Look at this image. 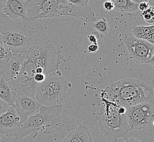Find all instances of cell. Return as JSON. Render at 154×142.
<instances>
[{
  "instance_id": "3957f363",
  "label": "cell",
  "mask_w": 154,
  "mask_h": 142,
  "mask_svg": "<svg viewBox=\"0 0 154 142\" xmlns=\"http://www.w3.org/2000/svg\"><path fill=\"white\" fill-rule=\"evenodd\" d=\"M62 105L57 106H42L37 114L21 122L14 134L15 140L30 136L36 138L39 132L50 133L52 131L60 132L69 124V119L61 115Z\"/></svg>"
},
{
  "instance_id": "7a4b0ae2",
  "label": "cell",
  "mask_w": 154,
  "mask_h": 142,
  "mask_svg": "<svg viewBox=\"0 0 154 142\" xmlns=\"http://www.w3.org/2000/svg\"><path fill=\"white\" fill-rule=\"evenodd\" d=\"M25 4L27 18L35 20L40 18L70 16L85 22L96 21L89 6L77 7L68 0H27Z\"/></svg>"
},
{
  "instance_id": "d6986e66",
  "label": "cell",
  "mask_w": 154,
  "mask_h": 142,
  "mask_svg": "<svg viewBox=\"0 0 154 142\" xmlns=\"http://www.w3.org/2000/svg\"><path fill=\"white\" fill-rule=\"evenodd\" d=\"M114 9L120 12L133 13L138 10V3L130 0H113Z\"/></svg>"
},
{
  "instance_id": "cb8c5ba5",
  "label": "cell",
  "mask_w": 154,
  "mask_h": 142,
  "mask_svg": "<svg viewBox=\"0 0 154 142\" xmlns=\"http://www.w3.org/2000/svg\"><path fill=\"white\" fill-rule=\"evenodd\" d=\"M103 7L105 9L108 11H111L113 9H114V3H113L112 1H105L104 2Z\"/></svg>"
},
{
  "instance_id": "6da1fadb",
  "label": "cell",
  "mask_w": 154,
  "mask_h": 142,
  "mask_svg": "<svg viewBox=\"0 0 154 142\" xmlns=\"http://www.w3.org/2000/svg\"><path fill=\"white\" fill-rule=\"evenodd\" d=\"M0 43L11 53H27L50 44V39L35 20L11 18L0 12Z\"/></svg>"
},
{
  "instance_id": "ffe728a7",
  "label": "cell",
  "mask_w": 154,
  "mask_h": 142,
  "mask_svg": "<svg viewBox=\"0 0 154 142\" xmlns=\"http://www.w3.org/2000/svg\"><path fill=\"white\" fill-rule=\"evenodd\" d=\"M92 27L98 32L102 33L105 35H107L109 32L107 20L104 18L101 19L100 20L95 21V23L92 24Z\"/></svg>"
},
{
  "instance_id": "5bb4252c",
  "label": "cell",
  "mask_w": 154,
  "mask_h": 142,
  "mask_svg": "<svg viewBox=\"0 0 154 142\" xmlns=\"http://www.w3.org/2000/svg\"><path fill=\"white\" fill-rule=\"evenodd\" d=\"M45 80L51 87L57 98L63 103L66 96L67 91L71 86V84L61 77L60 71L46 76Z\"/></svg>"
},
{
  "instance_id": "4316f807",
  "label": "cell",
  "mask_w": 154,
  "mask_h": 142,
  "mask_svg": "<svg viewBox=\"0 0 154 142\" xmlns=\"http://www.w3.org/2000/svg\"><path fill=\"white\" fill-rule=\"evenodd\" d=\"M97 35H98V34L97 33ZM95 35V33L93 32L90 35L88 36L89 41L91 42L94 45H97L98 37L96 36V35Z\"/></svg>"
},
{
  "instance_id": "4fadbf2b",
  "label": "cell",
  "mask_w": 154,
  "mask_h": 142,
  "mask_svg": "<svg viewBox=\"0 0 154 142\" xmlns=\"http://www.w3.org/2000/svg\"><path fill=\"white\" fill-rule=\"evenodd\" d=\"M35 97L41 106H53L62 105L53 90L45 79L43 83L37 84Z\"/></svg>"
},
{
  "instance_id": "d6a6232c",
  "label": "cell",
  "mask_w": 154,
  "mask_h": 142,
  "mask_svg": "<svg viewBox=\"0 0 154 142\" xmlns=\"http://www.w3.org/2000/svg\"><path fill=\"white\" fill-rule=\"evenodd\" d=\"M1 45H1V43H0V46H1Z\"/></svg>"
},
{
  "instance_id": "1f68e13d",
  "label": "cell",
  "mask_w": 154,
  "mask_h": 142,
  "mask_svg": "<svg viewBox=\"0 0 154 142\" xmlns=\"http://www.w3.org/2000/svg\"><path fill=\"white\" fill-rule=\"evenodd\" d=\"M2 78V77H1V76H0V80H1V79Z\"/></svg>"
},
{
  "instance_id": "9c48e42d",
  "label": "cell",
  "mask_w": 154,
  "mask_h": 142,
  "mask_svg": "<svg viewBox=\"0 0 154 142\" xmlns=\"http://www.w3.org/2000/svg\"><path fill=\"white\" fill-rule=\"evenodd\" d=\"M36 66L31 51L26 53L18 79L13 87L16 91L35 96L36 85L34 80Z\"/></svg>"
},
{
  "instance_id": "8992f818",
  "label": "cell",
  "mask_w": 154,
  "mask_h": 142,
  "mask_svg": "<svg viewBox=\"0 0 154 142\" xmlns=\"http://www.w3.org/2000/svg\"><path fill=\"white\" fill-rule=\"evenodd\" d=\"M36 66V73L45 76L59 71L63 56L51 44L31 51Z\"/></svg>"
},
{
  "instance_id": "277c9868",
  "label": "cell",
  "mask_w": 154,
  "mask_h": 142,
  "mask_svg": "<svg viewBox=\"0 0 154 142\" xmlns=\"http://www.w3.org/2000/svg\"><path fill=\"white\" fill-rule=\"evenodd\" d=\"M103 98L126 108L154 100L151 86L140 80L128 78L112 84L102 94Z\"/></svg>"
},
{
  "instance_id": "d4e9b609",
  "label": "cell",
  "mask_w": 154,
  "mask_h": 142,
  "mask_svg": "<svg viewBox=\"0 0 154 142\" xmlns=\"http://www.w3.org/2000/svg\"><path fill=\"white\" fill-rule=\"evenodd\" d=\"M9 108L8 105H7L3 101L0 100V115L3 114V113L6 112Z\"/></svg>"
},
{
  "instance_id": "30bf717a",
  "label": "cell",
  "mask_w": 154,
  "mask_h": 142,
  "mask_svg": "<svg viewBox=\"0 0 154 142\" xmlns=\"http://www.w3.org/2000/svg\"><path fill=\"white\" fill-rule=\"evenodd\" d=\"M26 55V53H11L0 61V76L13 86L18 79Z\"/></svg>"
},
{
  "instance_id": "8fae6325",
  "label": "cell",
  "mask_w": 154,
  "mask_h": 142,
  "mask_svg": "<svg viewBox=\"0 0 154 142\" xmlns=\"http://www.w3.org/2000/svg\"><path fill=\"white\" fill-rule=\"evenodd\" d=\"M41 106L34 96L17 91L14 108L20 118V123L37 114Z\"/></svg>"
},
{
  "instance_id": "83f0119b",
  "label": "cell",
  "mask_w": 154,
  "mask_h": 142,
  "mask_svg": "<svg viewBox=\"0 0 154 142\" xmlns=\"http://www.w3.org/2000/svg\"><path fill=\"white\" fill-rule=\"evenodd\" d=\"M88 51L90 53H95L96 51H97L98 50V46L97 45H89L88 47Z\"/></svg>"
},
{
  "instance_id": "52a82bcc",
  "label": "cell",
  "mask_w": 154,
  "mask_h": 142,
  "mask_svg": "<svg viewBox=\"0 0 154 142\" xmlns=\"http://www.w3.org/2000/svg\"><path fill=\"white\" fill-rule=\"evenodd\" d=\"M154 118V100L127 108V118L130 131L144 129L153 121Z\"/></svg>"
},
{
  "instance_id": "4dcf8cb0",
  "label": "cell",
  "mask_w": 154,
  "mask_h": 142,
  "mask_svg": "<svg viewBox=\"0 0 154 142\" xmlns=\"http://www.w3.org/2000/svg\"><path fill=\"white\" fill-rule=\"evenodd\" d=\"M135 142H141L140 141H139V140L138 139H135Z\"/></svg>"
},
{
  "instance_id": "5b68a950",
  "label": "cell",
  "mask_w": 154,
  "mask_h": 142,
  "mask_svg": "<svg viewBox=\"0 0 154 142\" xmlns=\"http://www.w3.org/2000/svg\"><path fill=\"white\" fill-rule=\"evenodd\" d=\"M101 133L112 138H120L127 134L130 127L127 118V108L103 98V106L98 114Z\"/></svg>"
},
{
  "instance_id": "484cf974",
  "label": "cell",
  "mask_w": 154,
  "mask_h": 142,
  "mask_svg": "<svg viewBox=\"0 0 154 142\" xmlns=\"http://www.w3.org/2000/svg\"><path fill=\"white\" fill-rule=\"evenodd\" d=\"M149 7H150L149 3L145 1H142L138 3V9H140L142 12L146 10Z\"/></svg>"
},
{
  "instance_id": "603a6c76",
  "label": "cell",
  "mask_w": 154,
  "mask_h": 142,
  "mask_svg": "<svg viewBox=\"0 0 154 142\" xmlns=\"http://www.w3.org/2000/svg\"><path fill=\"white\" fill-rule=\"evenodd\" d=\"M46 76L43 73H36L34 76V80L36 84L43 83L45 79Z\"/></svg>"
},
{
  "instance_id": "f1b7e54d",
  "label": "cell",
  "mask_w": 154,
  "mask_h": 142,
  "mask_svg": "<svg viewBox=\"0 0 154 142\" xmlns=\"http://www.w3.org/2000/svg\"><path fill=\"white\" fill-rule=\"evenodd\" d=\"M7 0H0V12H3Z\"/></svg>"
},
{
  "instance_id": "ac0fdd59",
  "label": "cell",
  "mask_w": 154,
  "mask_h": 142,
  "mask_svg": "<svg viewBox=\"0 0 154 142\" xmlns=\"http://www.w3.org/2000/svg\"><path fill=\"white\" fill-rule=\"evenodd\" d=\"M132 35L137 39H143L154 45V26H134L132 28Z\"/></svg>"
},
{
  "instance_id": "7c38bea8",
  "label": "cell",
  "mask_w": 154,
  "mask_h": 142,
  "mask_svg": "<svg viewBox=\"0 0 154 142\" xmlns=\"http://www.w3.org/2000/svg\"><path fill=\"white\" fill-rule=\"evenodd\" d=\"M20 124V120L14 106H9L6 112L0 115V134L14 136Z\"/></svg>"
},
{
  "instance_id": "44dd1931",
  "label": "cell",
  "mask_w": 154,
  "mask_h": 142,
  "mask_svg": "<svg viewBox=\"0 0 154 142\" xmlns=\"http://www.w3.org/2000/svg\"><path fill=\"white\" fill-rule=\"evenodd\" d=\"M142 15L144 20L149 24H153L154 23V8L152 7H149L148 9L142 13Z\"/></svg>"
},
{
  "instance_id": "e0dca14e",
  "label": "cell",
  "mask_w": 154,
  "mask_h": 142,
  "mask_svg": "<svg viewBox=\"0 0 154 142\" xmlns=\"http://www.w3.org/2000/svg\"><path fill=\"white\" fill-rule=\"evenodd\" d=\"M17 91L11 83L2 78L0 80V100L9 106H14Z\"/></svg>"
},
{
  "instance_id": "ba28073f",
  "label": "cell",
  "mask_w": 154,
  "mask_h": 142,
  "mask_svg": "<svg viewBox=\"0 0 154 142\" xmlns=\"http://www.w3.org/2000/svg\"><path fill=\"white\" fill-rule=\"evenodd\" d=\"M122 39L131 57L135 62L138 63H153L154 45L137 39L131 34H125Z\"/></svg>"
},
{
  "instance_id": "f546056e",
  "label": "cell",
  "mask_w": 154,
  "mask_h": 142,
  "mask_svg": "<svg viewBox=\"0 0 154 142\" xmlns=\"http://www.w3.org/2000/svg\"><path fill=\"white\" fill-rule=\"evenodd\" d=\"M135 142V138L134 137H130L129 138L126 139L124 142Z\"/></svg>"
},
{
  "instance_id": "7402d4cb",
  "label": "cell",
  "mask_w": 154,
  "mask_h": 142,
  "mask_svg": "<svg viewBox=\"0 0 154 142\" xmlns=\"http://www.w3.org/2000/svg\"><path fill=\"white\" fill-rule=\"evenodd\" d=\"M70 3L77 7H84L88 6V0H68Z\"/></svg>"
},
{
  "instance_id": "9a60e30c",
  "label": "cell",
  "mask_w": 154,
  "mask_h": 142,
  "mask_svg": "<svg viewBox=\"0 0 154 142\" xmlns=\"http://www.w3.org/2000/svg\"><path fill=\"white\" fill-rule=\"evenodd\" d=\"M3 14L13 18H26V7L24 0H7Z\"/></svg>"
},
{
  "instance_id": "2e32d148",
  "label": "cell",
  "mask_w": 154,
  "mask_h": 142,
  "mask_svg": "<svg viewBox=\"0 0 154 142\" xmlns=\"http://www.w3.org/2000/svg\"><path fill=\"white\" fill-rule=\"evenodd\" d=\"M93 139L88 127L82 123L71 131L62 142H92Z\"/></svg>"
}]
</instances>
